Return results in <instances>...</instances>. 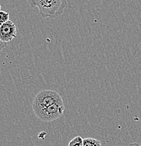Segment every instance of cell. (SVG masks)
Listing matches in <instances>:
<instances>
[{
    "label": "cell",
    "instance_id": "3",
    "mask_svg": "<svg viewBox=\"0 0 141 146\" xmlns=\"http://www.w3.org/2000/svg\"><path fill=\"white\" fill-rule=\"evenodd\" d=\"M65 111L64 101H58L51 104L36 112V115L42 121H52L60 118L63 115Z\"/></svg>",
    "mask_w": 141,
    "mask_h": 146
},
{
    "label": "cell",
    "instance_id": "6",
    "mask_svg": "<svg viewBox=\"0 0 141 146\" xmlns=\"http://www.w3.org/2000/svg\"><path fill=\"white\" fill-rule=\"evenodd\" d=\"M83 138H81L80 136H76L75 138H74L73 139L71 140L69 143V146H83Z\"/></svg>",
    "mask_w": 141,
    "mask_h": 146
},
{
    "label": "cell",
    "instance_id": "8",
    "mask_svg": "<svg viewBox=\"0 0 141 146\" xmlns=\"http://www.w3.org/2000/svg\"><path fill=\"white\" fill-rule=\"evenodd\" d=\"M47 133L46 132H42V133H40L39 134V138H44V136H46Z\"/></svg>",
    "mask_w": 141,
    "mask_h": 146
},
{
    "label": "cell",
    "instance_id": "4",
    "mask_svg": "<svg viewBox=\"0 0 141 146\" xmlns=\"http://www.w3.org/2000/svg\"><path fill=\"white\" fill-rule=\"evenodd\" d=\"M17 36V29L13 21H8L0 25V40L2 42H11Z\"/></svg>",
    "mask_w": 141,
    "mask_h": 146
},
{
    "label": "cell",
    "instance_id": "5",
    "mask_svg": "<svg viewBox=\"0 0 141 146\" xmlns=\"http://www.w3.org/2000/svg\"><path fill=\"white\" fill-rule=\"evenodd\" d=\"M101 145L102 143L101 141L93 138H87L83 140V146H98Z\"/></svg>",
    "mask_w": 141,
    "mask_h": 146
},
{
    "label": "cell",
    "instance_id": "1",
    "mask_svg": "<svg viewBox=\"0 0 141 146\" xmlns=\"http://www.w3.org/2000/svg\"><path fill=\"white\" fill-rule=\"evenodd\" d=\"M32 8L39 9L43 18H56L64 12L68 7L67 0H28Z\"/></svg>",
    "mask_w": 141,
    "mask_h": 146
},
{
    "label": "cell",
    "instance_id": "2",
    "mask_svg": "<svg viewBox=\"0 0 141 146\" xmlns=\"http://www.w3.org/2000/svg\"><path fill=\"white\" fill-rule=\"evenodd\" d=\"M63 98L57 91L54 90H42L36 95L32 104L34 113L51 106L54 103L62 101Z\"/></svg>",
    "mask_w": 141,
    "mask_h": 146
},
{
    "label": "cell",
    "instance_id": "9",
    "mask_svg": "<svg viewBox=\"0 0 141 146\" xmlns=\"http://www.w3.org/2000/svg\"><path fill=\"white\" fill-rule=\"evenodd\" d=\"M0 11H1V6H0Z\"/></svg>",
    "mask_w": 141,
    "mask_h": 146
},
{
    "label": "cell",
    "instance_id": "7",
    "mask_svg": "<svg viewBox=\"0 0 141 146\" xmlns=\"http://www.w3.org/2000/svg\"><path fill=\"white\" fill-rule=\"evenodd\" d=\"M9 20V14L4 11H0V25Z\"/></svg>",
    "mask_w": 141,
    "mask_h": 146
}]
</instances>
